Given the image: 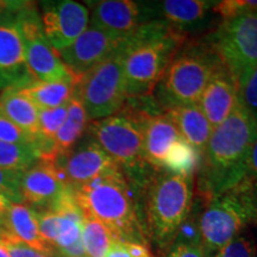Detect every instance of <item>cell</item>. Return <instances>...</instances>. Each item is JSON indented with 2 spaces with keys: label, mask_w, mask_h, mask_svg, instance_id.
Here are the masks:
<instances>
[{
  "label": "cell",
  "mask_w": 257,
  "mask_h": 257,
  "mask_svg": "<svg viewBox=\"0 0 257 257\" xmlns=\"http://www.w3.org/2000/svg\"><path fill=\"white\" fill-rule=\"evenodd\" d=\"M257 140V121L239 101L220 125L213 128L200 159L199 189L208 199L239 185L248 174L251 149Z\"/></svg>",
  "instance_id": "1"
},
{
  "label": "cell",
  "mask_w": 257,
  "mask_h": 257,
  "mask_svg": "<svg viewBox=\"0 0 257 257\" xmlns=\"http://www.w3.org/2000/svg\"><path fill=\"white\" fill-rule=\"evenodd\" d=\"M174 25L153 21L140 25L124 40L121 53L127 96L149 95L184 44Z\"/></svg>",
  "instance_id": "2"
},
{
  "label": "cell",
  "mask_w": 257,
  "mask_h": 257,
  "mask_svg": "<svg viewBox=\"0 0 257 257\" xmlns=\"http://www.w3.org/2000/svg\"><path fill=\"white\" fill-rule=\"evenodd\" d=\"M72 191L83 216L102 221L115 240L144 243L133 192L120 169L74 187Z\"/></svg>",
  "instance_id": "3"
},
{
  "label": "cell",
  "mask_w": 257,
  "mask_h": 257,
  "mask_svg": "<svg viewBox=\"0 0 257 257\" xmlns=\"http://www.w3.org/2000/svg\"><path fill=\"white\" fill-rule=\"evenodd\" d=\"M192 205L191 178L165 173L150 182L146 202L147 227L149 236L160 249L173 245L191 214Z\"/></svg>",
  "instance_id": "4"
},
{
  "label": "cell",
  "mask_w": 257,
  "mask_h": 257,
  "mask_svg": "<svg viewBox=\"0 0 257 257\" xmlns=\"http://www.w3.org/2000/svg\"><path fill=\"white\" fill-rule=\"evenodd\" d=\"M221 64L210 46H195L180 51L156 85L155 100L166 111L198 104Z\"/></svg>",
  "instance_id": "5"
},
{
  "label": "cell",
  "mask_w": 257,
  "mask_h": 257,
  "mask_svg": "<svg viewBox=\"0 0 257 257\" xmlns=\"http://www.w3.org/2000/svg\"><path fill=\"white\" fill-rule=\"evenodd\" d=\"M256 220L251 180L244 179L230 191L208 199L198 226L205 252H218L240 233L246 224Z\"/></svg>",
  "instance_id": "6"
},
{
  "label": "cell",
  "mask_w": 257,
  "mask_h": 257,
  "mask_svg": "<svg viewBox=\"0 0 257 257\" xmlns=\"http://www.w3.org/2000/svg\"><path fill=\"white\" fill-rule=\"evenodd\" d=\"M92 140L119 166L125 178L143 181L147 173L142 123L128 111L89 124Z\"/></svg>",
  "instance_id": "7"
},
{
  "label": "cell",
  "mask_w": 257,
  "mask_h": 257,
  "mask_svg": "<svg viewBox=\"0 0 257 257\" xmlns=\"http://www.w3.org/2000/svg\"><path fill=\"white\" fill-rule=\"evenodd\" d=\"M75 94L89 120H100L118 113L127 99L121 49L98 63L78 80Z\"/></svg>",
  "instance_id": "8"
},
{
  "label": "cell",
  "mask_w": 257,
  "mask_h": 257,
  "mask_svg": "<svg viewBox=\"0 0 257 257\" xmlns=\"http://www.w3.org/2000/svg\"><path fill=\"white\" fill-rule=\"evenodd\" d=\"M208 46L239 85L257 68V12L225 19Z\"/></svg>",
  "instance_id": "9"
},
{
  "label": "cell",
  "mask_w": 257,
  "mask_h": 257,
  "mask_svg": "<svg viewBox=\"0 0 257 257\" xmlns=\"http://www.w3.org/2000/svg\"><path fill=\"white\" fill-rule=\"evenodd\" d=\"M21 24L27 66L32 78L40 82H76L60 54L46 38L40 16L31 3H28L21 11Z\"/></svg>",
  "instance_id": "10"
},
{
  "label": "cell",
  "mask_w": 257,
  "mask_h": 257,
  "mask_svg": "<svg viewBox=\"0 0 257 257\" xmlns=\"http://www.w3.org/2000/svg\"><path fill=\"white\" fill-rule=\"evenodd\" d=\"M28 4L25 2L23 8ZM21 8L0 18V89L23 88L37 82L25 59V44L21 24Z\"/></svg>",
  "instance_id": "11"
},
{
  "label": "cell",
  "mask_w": 257,
  "mask_h": 257,
  "mask_svg": "<svg viewBox=\"0 0 257 257\" xmlns=\"http://www.w3.org/2000/svg\"><path fill=\"white\" fill-rule=\"evenodd\" d=\"M41 23L46 38L57 53L68 48L89 27V10L72 0L42 3Z\"/></svg>",
  "instance_id": "12"
},
{
  "label": "cell",
  "mask_w": 257,
  "mask_h": 257,
  "mask_svg": "<svg viewBox=\"0 0 257 257\" xmlns=\"http://www.w3.org/2000/svg\"><path fill=\"white\" fill-rule=\"evenodd\" d=\"M54 163L70 188L120 169L92 138L83 141L78 147H73L67 153L57 155Z\"/></svg>",
  "instance_id": "13"
},
{
  "label": "cell",
  "mask_w": 257,
  "mask_h": 257,
  "mask_svg": "<svg viewBox=\"0 0 257 257\" xmlns=\"http://www.w3.org/2000/svg\"><path fill=\"white\" fill-rule=\"evenodd\" d=\"M125 38L112 37L98 29L88 27L72 46L59 54L78 82L89 69L119 51Z\"/></svg>",
  "instance_id": "14"
},
{
  "label": "cell",
  "mask_w": 257,
  "mask_h": 257,
  "mask_svg": "<svg viewBox=\"0 0 257 257\" xmlns=\"http://www.w3.org/2000/svg\"><path fill=\"white\" fill-rule=\"evenodd\" d=\"M89 5V27L115 38L127 37L146 18L142 6L131 0H101Z\"/></svg>",
  "instance_id": "15"
},
{
  "label": "cell",
  "mask_w": 257,
  "mask_h": 257,
  "mask_svg": "<svg viewBox=\"0 0 257 257\" xmlns=\"http://www.w3.org/2000/svg\"><path fill=\"white\" fill-rule=\"evenodd\" d=\"M68 188L55 163L50 161L40 160L22 178L24 202L42 207V210L53 206Z\"/></svg>",
  "instance_id": "16"
},
{
  "label": "cell",
  "mask_w": 257,
  "mask_h": 257,
  "mask_svg": "<svg viewBox=\"0 0 257 257\" xmlns=\"http://www.w3.org/2000/svg\"><path fill=\"white\" fill-rule=\"evenodd\" d=\"M239 101L238 83L221 64L212 75L198 104L214 128L232 113Z\"/></svg>",
  "instance_id": "17"
},
{
  "label": "cell",
  "mask_w": 257,
  "mask_h": 257,
  "mask_svg": "<svg viewBox=\"0 0 257 257\" xmlns=\"http://www.w3.org/2000/svg\"><path fill=\"white\" fill-rule=\"evenodd\" d=\"M137 118L143 127L144 157L147 163L153 168H162L168 150L182 137L166 113L138 115Z\"/></svg>",
  "instance_id": "18"
},
{
  "label": "cell",
  "mask_w": 257,
  "mask_h": 257,
  "mask_svg": "<svg viewBox=\"0 0 257 257\" xmlns=\"http://www.w3.org/2000/svg\"><path fill=\"white\" fill-rule=\"evenodd\" d=\"M167 117L178 128L180 136L202 155L206 149L213 127L199 104L180 106L166 111Z\"/></svg>",
  "instance_id": "19"
},
{
  "label": "cell",
  "mask_w": 257,
  "mask_h": 257,
  "mask_svg": "<svg viewBox=\"0 0 257 257\" xmlns=\"http://www.w3.org/2000/svg\"><path fill=\"white\" fill-rule=\"evenodd\" d=\"M5 231L32 248L54 255V250L41 236L37 211L25 204H10Z\"/></svg>",
  "instance_id": "20"
},
{
  "label": "cell",
  "mask_w": 257,
  "mask_h": 257,
  "mask_svg": "<svg viewBox=\"0 0 257 257\" xmlns=\"http://www.w3.org/2000/svg\"><path fill=\"white\" fill-rule=\"evenodd\" d=\"M0 114L30 135L40 134L38 110L17 88H8L0 95Z\"/></svg>",
  "instance_id": "21"
},
{
  "label": "cell",
  "mask_w": 257,
  "mask_h": 257,
  "mask_svg": "<svg viewBox=\"0 0 257 257\" xmlns=\"http://www.w3.org/2000/svg\"><path fill=\"white\" fill-rule=\"evenodd\" d=\"M216 4L217 2L206 0H165L156 3L153 8H156L157 14L165 17L169 24L184 27L202 21Z\"/></svg>",
  "instance_id": "22"
},
{
  "label": "cell",
  "mask_w": 257,
  "mask_h": 257,
  "mask_svg": "<svg viewBox=\"0 0 257 257\" xmlns=\"http://www.w3.org/2000/svg\"><path fill=\"white\" fill-rule=\"evenodd\" d=\"M75 85L76 82L72 81H37L17 89L36 106L37 110H43V108H54L68 104L74 95Z\"/></svg>",
  "instance_id": "23"
},
{
  "label": "cell",
  "mask_w": 257,
  "mask_h": 257,
  "mask_svg": "<svg viewBox=\"0 0 257 257\" xmlns=\"http://www.w3.org/2000/svg\"><path fill=\"white\" fill-rule=\"evenodd\" d=\"M88 120L82 102L74 94L68 104V113H67L66 120L54 138L59 155L67 153L73 147H75L76 142L81 138L82 134L87 128Z\"/></svg>",
  "instance_id": "24"
},
{
  "label": "cell",
  "mask_w": 257,
  "mask_h": 257,
  "mask_svg": "<svg viewBox=\"0 0 257 257\" xmlns=\"http://www.w3.org/2000/svg\"><path fill=\"white\" fill-rule=\"evenodd\" d=\"M81 240L86 257H105L115 238L102 221L83 216Z\"/></svg>",
  "instance_id": "25"
},
{
  "label": "cell",
  "mask_w": 257,
  "mask_h": 257,
  "mask_svg": "<svg viewBox=\"0 0 257 257\" xmlns=\"http://www.w3.org/2000/svg\"><path fill=\"white\" fill-rule=\"evenodd\" d=\"M200 154L186 141L180 140L174 143L165 156L162 168L172 174L191 178L200 163Z\"/></svg>",
  "instance_id": "26"
},
{
  "label": "cell",
  "mask_w": 257,
  "mask_h": 257,
  "mask_svg": "<svg viewBox=\"0 0 257 257\" xmlns=\"http://www.w3.org/2000/svg\"><path fill=\"white\" fill-rule=\"evenodd\" d=\"M38 161V156L31 147L0 141V168L25 173Z\"/></svg>",
  "instance_id": "27"
},
{
  "label": "cell",
  "mask_w": 257,
  "mask_h": 257,
  "mask_svg": "<svg viewBox=\"0 0 257 257\" xmlns=\"http://www.w3.org/2000/svg\"><path fill=\"white\" fill-rule=\"evenodd\" d=\"M68 104L59 106V107L38 110L40 135L46 138H49V140H54L55 138L57 131L60 130L67 118Z\"/></svg>",
  "instance_id": "28"
},
{
  "label": "cell",
  "mask_w": 257,
  "mask_h": 257,
  "mask_svg": "<svg viewBox=\"0 0 257 257\" xmlns=\"http://www.w3.org/2000/svg\"><path fill=\"white\" fill-rule=\"evenodd\" d=\"M23 172L0 168V194L14 204H24L22 194Z\"/></svg>",
  "instance_id": "29"
},
{
  "label": "cell",
  "mask_w": 257,
  "mask_h": 257,
  "mask_svg": "<svg viewBox=\"0 0 257 257\" xmlns=\"http://www.w3.org/2000/svg\"><path fill=\"white\" fill-rule=\"evenodd\" d=\"M214 257H256V243L252 237L239 233L223 246Z\"/></svg>",
  "instance_id": "30"
},
{
  "label": "cell",
  "mask_w": 257,
  "mask_h": 257,
  "mask_svg": "<svg viewBox=\"0 0 257 257\" xmlns=\"http://www.w3.org/2000/svg\"><path fill=\"white\" fill-rule=\"evenodd\" d=\"M36 136L37 135L34 136V135L25 133L24 130H22L21 127H18L17 125L0 114V141L2 142L32 148Z\"/></svg>",
  "instance_id": "31"
},
{
  "label": "cell",
  "mask_w": 257,
  "mask_h": 257,
  "mask_svg": "<svg viewBox=\"0 0 257 257\" xmlns=\"http://www.w3.org/2000/svg\"><path fill=\"white\" fill-rule=\"evenodd\" d=\"M214 12L225 19L257 12V0H224L217 2Z\"/></svg>",
  "instance_id": "32"
},
{
  "label": "cell",
  "mask_w": 257,
  "mask_h": 257,
  "mask_svg": "<svg viewBox=\"0 0 257 257\" xmlns=\"http://www.w3.org/2000/svg\"><path fill=\"white\" fill-rule=\"evenodd\" d=\"M0 239L5 244L10 257H53L50 253L40 251L28 245L5 230H0Z\"/></svg>",
  "instance_id": "33"
},
{
  "label": "cell",
  "mask_w": 257,
  "mask_h": 257,
  "mask_svg": "<svg viewBox=\"0 0 257 257\" xmlns=\"http://www.w3.org/2000/svg\"><path fill=\"white\" fill-rule=\"evenodd\" d=\"M239 99L257 121V68L253 69L238 85Z\"/></svg>",
  "instance_id": "34"
},
{
  "label": "cell",
  "mask_w": 257,
  "mask_h": 257,
  "mask_svg": "<svg viewBox=\"0 0 257 257\" xmlns=\"http://www.w3.org/2000/svg\"><path fill=\"white\" fill-rule=\"evenodd\" d=\"M38 226H40L41 236L46 240L48 245L55 250L57 237V214L55 211L47 208L37 212Z\"/></svg>",
  "instance_id": "35"
},
{
  "label": "cell",
  "mask_w": 257,
  "mask_h": 257,
  "mask_svg": "<svg viewBox=\"0 0 257 257\" xmlns=\"http://www.w3.org/2000/svg\"><path fill=\"white\" fill-rule=\"evenodd\" d=\"M167 257H206V252L198 244L173 243Z\"/></svg>",
  "instance_id": "36"
},
{
  "label": "cell",
  "mask_w": 257,
  "mask_h": 257,
  "mask_svg": "<svg viewBox=\"0 0 257 257\" xmlns=\"http://www.w3.org/2000/svg\"><path fill=\"white\" fill-rule=\"evenodd\" d=\"M131 257H153L144 243H124Z\"/></svg>",
  "instance_id": "37"
},
{
  "label": "cell",
  "mask_w": 257,
  "mask_h": 257,
  "mask_svg": "<svg viewBox=\"0 0 257 257\" xmlns=\"http://www.w3.org/2000/svg\"><path fill=\"white\" fill-rule=\"evenodd\" d=\"M105 257H131L130 253H128L126 246L123 242H119V240H114L112 243L111 248L108 249V251L106 252Z\"/></svg>",
  "instance_id": "38"
},
{
  "label": "cell",
  "mask_w": 257,
  "mask_h": 257,
  "mask_svg": "<svg viewBox=\"0 0 257 257\" xmlns=\"http://www.w3.org/2000/svg\"><path fill=\"white\" fill-rule=\"evenodd\" d=\"M246 178L256 180L257 181V140L255 144H253L251 153L249 156V163H248V174Z\"/></svg>",
  "instance_id": "39"
},
{
  "label": "cell",
  "mask_w": 257,
  "mask_h": 257,
  "mask_svg": "<svg viewBox=\"0 0 257 257\" xmlns=\"http://www.w3.org/2000/svg\"><path fill=\"white\" fill-rule=\"evenodd\" d=\"M25 2H9V0H0V18L9 12L17 11L23 8Z\"/></svg>",
  "instance_id": "40"
},
{
  "label": "cell",
  "mask_w": 257,
  "mask_h": 257,
  "mask_svg": "<svg viewBox=\"0 0 257 257\" xmlns=\"http://www.w3.org/2000/svg\"><path fill=\"white\" fill-rule=\"evenodd\" d=\"M11 201H9L5 197L0 194V230H5L6 225V216Z\"/></svg>",
  "instance_id": "41"
},
{
  "label": "cell",
  "mask_w": 257,
  "mask_h": 257,
  "mask_svg": "<svg viewBox=\"0 0 257 257\" xmlns=\"http://www.w3.org/2000/svg\"><path fill=\"white\" fill-rule=\"evenodd\" d=\"M248 179V178H246ZM251 180V179H250ZM251 185H252V193H253V199H255V206H256V220L255 223H257V181L256 180H251Z\"/></svg>",
  "instance_id": "42"
},
{
  "label": "cell",
  "mask_w": 257,
  "mask_h": 257,
  "mask_svg": "<svg viewBox=\"0 0 257 257\" xmlns=\"http://www.w3.org/2000/svg\"><path fill=\"white\" fill-rule=\"evenodd\" d=\"M0 257H10L8 249H6L5 244L3 243L2 239H0Z\"/></svg>",
  "instance_id": "43"
},
{
  "label": "cell",
  "mask_w": 257,
  "mask_h": 257,
  "mask_svg": "<svg viewBox=\"0 0 257 257\" xmlns=\"http://www.w3.org/2000/svg\"><path fill=\"white\" fill-rule=\"evenodd\" d=\"M53 257H62L61 255H59V253H57V255H53Z\"/></svg>",
  "instance_id": "44"
}]
</instances>
